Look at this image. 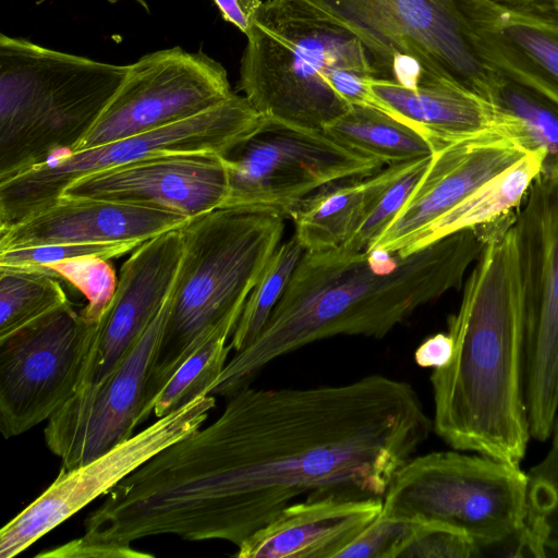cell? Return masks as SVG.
<instances>
[{
	"label": "cell",
	"instance_id": "obj_32",
	"mask_svg": "<svg viewBox=\"0 0 558 558\" xmlns=\"http://www.w3.org/2000/svg\"><path fill=\"white\" fill-rule=\"evenodd\" d=\"M432 156L414 160L380 194L353 234L336 250L343 255L366 251L395 219L427 167Z\"/></svg>",
	"mask_w": 558,
	"mask_h": 558
},
{
	"label": "cell",
	"instance_id": "obj_22",
	"mask_svg": "<svg viewBox=\"0 0 558 558\" xmlns=\"http://www.w3.org/2000/svg\"><path fill=\"white\" fill-rule=\"evenodd\" d=\"M383 510V498L323 496L283 508L238 547V558H336Z\"/></svg>",
	"mask_w": 558,
	"mask_h": 558
},
{
	"label": "cell",
	"instance_id": "obj_23",
	"mask_svg": "<svg viewBox=\"0 0 558 558\" xmlns=\"http://www.w3.org/2000/svg\"><path fill=\"white\" fill-rule=\"evenodd\" d=\"M409 163L387 166L368 177L333 182L305 198L290 217L295 227L294 235L304 250L314 252L341 246Z\"/></svg>",
	"mask_w": 558,
	"mask_h": 558
},
{
	"label": "cell",
	"instance_id": "obj_15",
	"mask_svg": "<svg viewBox=\"0 0 558 558\" xmlns=\"http://www.w3.org/2000/svg\"><path fill=\"white\" fill-rule=\"evenodd\" d=\"M170 299L171 294L101 384L75 393L47 421L45 441L60 458L61 468L83 465L134 435L145 407Z\"/></svg>",
	"mask_w": 558,
	"mask_h": 558
},
{
	"label": "cell",
	"instance_id": "obj_10",
	"mask_svg": "<svg viewBox=\"0 0 558 558\" xmlns=\"http://www.w3.org/2000/svg\"><path fill=\"white\" fill-rule=\"evenodd\" d=\"M523 316V399L530 435L558 417V159L545 162L514 220Z\"/></svg>",
	"mask_w": 558,
	"mask_h": 558
},
{
	"label": "cell",
	"instance_id": "obj_4",
	"mask_svg": "<svg viewBox=\"0 0 558 558\" xmlns=\"http://www.w3.org/2000/svg\"><path fill=\"white\" fill-rule=\"evenodd\" d=\"M372 78L368 53L353 33L292 0H266L247 36L239 85L265 119L324 130L351 106L389 114Z\"/></svg>",
	"mask_w": 558,
	"mask_h": 558
},
{
	"label": "cell",
	"instance_id": "obj_12",
	"mask_svg": "<svg viewBox=\"0 0 558 558\" xmlns=\"http://www.w3.org/2000/svg\"><path fill=\"white\" fill-rule=\"evenodd\" d=\"M100 323L71 302L0 341V430L20 436L75 395Z\"/></svg>",
	"mask_w": 558,
	"mask_h": 558
},
{
	"label": "cell",
	"instance_id": "obj_21",
	"mask_svg": "<svg viewBox=\"0 0 558 558\" xmlns=\"http://www.w3.org/2000/svg\"><path fill=\"white\" fill-rule=\"evenodd\" d=\"M369 87L389 114L428 138L436 147L486 135L519 141L532 151L522 124L489 99L449 78L404 87L389 80L372 78Z\"/></svg>",
	"mask_w": 558,
	"mask_h": 558
},
{
	"label": "cell",
	"instance_id": "obj_3",
	"mask_svg": "<svg viewBox=\"0 0 558 558\" xmlns=\"http://www.w3.org/2000/svg\"><path fill=\"white\" fill-rule=\"evenodd\" d=\"M514 225V223H513ZM494 233L448 318L451 362L430 375L433 430L454 450L519 465L531 438L523 399V316L514 227Z\"/></svg>",
	"mask_w": 558,
	"mask_h": 558
},
{
	"label": "cell",
	"instance_id": "obj_31",
	"mask_svg": "<svg viewBox=\"0 0 558 558\" xmlns=\"http://www.w3.org/2000/svg\"><path fill=\"white\" fill-rule=\"evenodd\" d=\"M550 448L527 474L525 525L543 547L558 537V417L551 430Z\"/></svg>",
	"mask_w": 558,
	"mask_h": 558
},
{
	"label": "cell",
	"instance_id": "obj_20",
	"mask_svg": "<svg viewBox=\"0 0 558 558\" xmlns=\"http://www.w3.org/2000/svg\"><path fill=\"white\" fill-rule=\"evenodd\" d=\"M190 220L157 207L60 197L12 225L0 227V252L66 243H144L180 229Z\"/></svg>",
	"mask_w": 558,
	"mask_h": 558
},
{
	"label": "cell",
	"instance_id": "obj_38",
	"mask_svg": "<svg viewBox=\"0 0 558 558\" xmlns=\"http://www.w3.org/2000/svg\"><path fill=\"white\" fill-rule=\"evenodd\" d=\"M493 4L510 10H533L557 7L558 0H486Z\"/></svg>",
	"mask_w": 558,
	"mask_h": 558
},
{
	"label": "cell",
	"instance_id": "obj_14",
	"mask_svg": "<svg viewBox=\"0 0 558 558\" xmlns=\"http://www.w3.org/2000/svg\"><path fill=\"white\" fill-rule=\"evenodd\" d=\"M215 405L213 395L198 396L92 461L61 468L56 480L1 529L0 557L16 556L107 495L158 452L202 427Z\"/></svg>",
	"mask_w": 558,
	"mask_h": 558
},
{
	"label": "cell",
	"instance_id": "obj_18",
	"mask_svg": "<svg viewBox=\"0 0 558 558\" xmlns=\"http://www.w3.org/2000/svg\"><path fill=\"white\" fill-rule=\"evenodd\" d=\"M527 151L519 141L500 135L438 148L395 219L366 251L401 254L424 229Z\"/></svg>",
	"mask_w": 558,
	"mask_h": 558
},
{
	"label": "cell",
	"instance_id": "obj_30",
	"mask_svg": "<svg viewBox=\"0 0 558 558\" xmlns=\"http://www.w3.org/2000/svg\"><path fill=\"white\" fill-rule=\"evenodd\" d=\"M36 270L70 282L87 300V304L80 311L82 317L90 323L101 322L118 284L114 269L108 259L93 255L80 256L54 262Z\"/></svg>",
	"mask_w": 558,
	"mask_h": 558
},
{
	"label": "cell",
	"instance_id": "obj_16",
	"mask_svg": "<svg viewBox=\"0 0 558 558\" xmlns=\"http://www.w3.org/2000/svg\"><path fill=\"white\" fill-rule=\"evenodd\" d=\"M228 194L225 157L196 153L158 156L94 172L71 183L60 197L150 206L193 219L223 207Z\"/></svg>",
	"mask_w": 558,
	"mask_h": 558
},
{
	"label": "cell",
	"instance_id": "obj_6",
	"mask_svg": "<svg viewBox=\"0 0 558 558\" xmlns=\"http://www.w3.org/2000/svg\"><path fill=\"white\" fill-rule=\"evenodd\" d=\"M128 73L117 65L0 36V181L73 151Z\"/></svg>",
	"mask_w": 558,
	"mask_h": 558
},
{
	"label": "cell",
	"instance_id": "obj_24",
	"mask_svg": "<svg viewBox=\"0 0 558 558\" xmlns=\"http://www.w3.org/2000/svg\"><path fill=\"white\" fill-rule=\"evenodd\" d=\"M546 158L544 149L527 151L424 229L399 255L405 256L454 232L490 222L517 210L542 171Z\"/></svg>",
	"mask_w": 558,
	"mask_h": 558
},
{
	"label": "cell",
	"instance_id": "obj_5",
	"mask_svg": "<svg viewBox=\"0 0 558 558\" xmlns=\"http://www.w3.org/2000/svg\"><path fill=\"white\" fill-rule=\"evenodd\" d=\"M282 217L221 207L181 228L182 256L140 424L180 365L219 327H236L245 302L280 244Z\"/></svg>",
	"mask_w": 558,
	"mask_h": 558
},
{
	"label": "cell",
	"instance_id": "obj_1",
	"mask_svg": "<svg viewBox=\"0 0 558 558\" xmlns=\"http://www.w3.org/2000/svg\"><path fill=\"white\" fill-rule=\"evenodd\" d=\"M432 429L414 387L386 375L247 386L109 492L104 520L128 545L177 535L239 546L299 497L383 498Z\"/></svg>",
	"mask_w": 558,
	"mask_h": 558
},
{
	"label": "cell",
	"instance_id": "obj_37",
	"mask_svg": "<svg viewBox=\"0 0 558 558\" xmlns=\"http://www.w3.org/2000/svg\"><path fill=\"white\" fill-rule=\"evenodd\" d=\"M225 21L239 28L246 37L251 34L262 9V0H213Z\"/></svg>",
	"mask_w": 558,
	"mask_h": 558
},
{
	"label": "cell",
	"instance_id": "obj_39",
	"mask_svg": "<svg viewBox=\"0 0 558 558\" xmlns=\"http://www.w3.org/2000/svg\"><path fill=\"white\" fill-rule=\"evenodd\" d=\"M544 557H558V537L545 542Z\"/></svg>",
	"mask_w": 558,
	"mask_h": 558
},
{
	"label": "cell",
	"instance_id": "obj_34",
	"mask_svg": "<svg viewBox=\"0 0 558 558\" xmlns=\"http://www.w3.org/2000/svg\"><path fill=\"white\" fill-rule=\"evenodd\" d=\"M141 244L136 241L66 243L9 250L0 252V266L38 269L54 262L89 255L110 259L128 254Z\"/></svg>",
	"mask_w": 558,
	"mask_h": 558
},
{
	"label": "cell",
	"instance_id": "obj_13",
	"mask_svg": "<svg viewBox=\"0 0 558 558\" xmlns=\"http://www.w3.org/2000/svg\"><path fill=\"white\" fill-rule=\"evenodd\" d=\"M225 68L203 52L158 50L128 65L121 86L73 151L148 132L229 98Z\"/></svg>",
	"mask_w": 558,
	"mask_h": 558
},
{
	"label": "cell",
	"instance_id": "obj_25",
	"mask_svg": "<svg viewBox=\"0 0 558 558\" xmlns=\"http://www.w3.org/2000/svg\"><path fill=\"white\" fill-rule=\"evenodd\" d=\"M340 144L384 166L432 156L435 145L417 130L372 107L351 106L323 130Z\"/></svg>",
	"mask_w": 558,
	"mask_h": 558
},
{
	"label": "cell",
	"instance_id": "obj_19",
	"mask_svg": "<svg viewBox=\"0 0 558 558\" xmlns=\"http://www.w3.org/2000/svg\"><path fill=\"white\" fill-rule=\"evenodd\" d=\"M458 3L483 62L558 106V5L510 10L486 0Z\"/></svg>",
	"mask_w": 558,
	"mask_h": 558
},
{
	"label": "cell",
	"instance_id": "obj_28",
	"mask_svg": "<svg viewBox=\"0 0 558 558\" xmlns=\"http://www.w3.org/2000/svg\"><path fill=\"white\" fill-rule=\"evenodd\" d=\"M235 327L216 329L173 373L156 397L153 413L157 418L184 407L198 396L210 395L232 349L227 344Z\"/></svg>",
	"mask_w": 558,
	"mask_h": 558
},
{
	"label": "cell",
	"instance_id": "obj_33",
	"mask_svg": "<svg viewBox=\"0 0 558 558\" xmlns=\"http://www.w3.org/2000/svg\"><path fill=\"white\" fill-rule=\"evenodd\" d=\"M417 521L381 512L336 558H399Z\"/></svg>",
	"mask_w": 558,
	"mask_h": 558
},
{
	"label": "cell",
	"instance_id": "obj_36",
	"mask_svg": "<svg viewBox=\"0 0 558 558\" xmlns=\"http://www.w3.org/2000/svg\"><path fill=\"white\" fill-rule=\"evenodd\" d=\"M454 342L448 332H437L426 338L414 351V362L422 368L439 369L452 360Z\"/></svg>",
	"mask_w": 558,
	"mask_h": 558
},
{
	"label": "cell",
	"instance_id": "obj_17",
	"mask_svg": "<svg viewBox=\"0 0 558 558\" xmlns=\"http://www.w3.org/2000/svg\"><path fill=\"white\" fill-rule=\"evenodd\" d=\"M181 256L180 228L145 241L123 263L76 392L101 384L124 359L171 294Z\"/></svg>",
	"mask_w": 558,
	"mask_h": 558
},
{
	"label": "cell",
	"instance_id": "obj_11",
	"mask_svg": "<svg viewBox=\"0 0 558 558\" xmlns=\"http://www.w3.org/2000/svg\"><path fill=\"white\" fill-rule=\"evenodd\" d=\"M229 194L223 207L291 217L319 189L368 177L384 165L340 144L323 130L266 119L263 128L225 157Z\"/></svg>",
	"mask_w": 558,
	"mask_h": 558
},
{
	"label": "cell",
	"instance_id": "obj_9",
	"mask_svg": "<svg viewBox=\"0 0 558 558\" xmlns=\"http://www.w3.org/2000/svg\"><path fill=\"white\" fill-rule=\"evenodd\" d=\"M244 96L191 118L77 151H63L0 181V227L12 225L51 204L74 181L94 172L172 154L227 157L265 124Z\"/></svg>",
	"mask_w": 558,
	"mask_h": 558
},
{
	"label": "cell",
	"instance_id": "obj_8",
	"mask_svg": "<svg viewBox=\"0 0 558 558\" xmlns=\"http://www.w3.org/2000/svg\"><path fill=\"white\" fill-rule=\"evenodd\" d=\"M463 452L413 456L392 477L383 511L451 526L478 549L523 527L527 474L519 465Z\"/></svg>",
	"mask_w": 558,
	"mask_h": 558
},
{
	"label": "cell",
	"instance_id": "obj_29",
	"mask_svg": "<svg viewBox=\"0 0 558 558\" xmlns=\"http://www.w3.org/2000/svg\"><path fill=\"white\" fill-rule=\"evenodd\" d=\"M487 99L522 124L531 150L546 151L545 162L558 159V106L554 101L498 73Z\"/></svg>",
	"mask_w": 558,
	"mask_h": 558
},
{
	"label": "cell",
	"instance_id": "obj_2",
	"mask_svg": "<svg viewBox=\"0 0 558 558\" xmlns=\"http://www.w3.org/2000/svg\"><path fill=\"white\" fill-rule=\"evenodd\" d=\"M487 241L478 226L405 256L305 251L263 331L227 362L210 395L231 397L275 360L315 341L385 337L421 306L461 288Z\"/></svg>",
	"mask_w": 558,
	"mask_h": 558
},
{
	"label": "cell",
	"instance_id": "obj_26",
	"mask_svg": "<svg viewBox=\"0 0 558 558\" xmlns=\"http://www.w3.org/2000/svg\"><path fill=\"white\" fill-rule=\"evenodd\" d=\"M69 303L58 278L41 270L0 266V341Z\"/></svg>",
	"mask_w": 558,
	"mask_h": 558
},
{
	"label": "cell",
	"instance_id": "obj_7",
	"mask_svg": "<svg viewBox=\"0 0 558 558\" xmlns=\"http://www.w3.org/2000/svg\"><path fill=\"white\" fill-rule=\"evenodd\" d=\"M353 33L375 78L416 88L457 81L487 98L497 73L477 54L458 0H292Z\"/></svg>",
	"mask_w": 558,
	"mask_h": 558
},
{
	"label": "cell",
	"instance_id": "obj_27",
	"mask_svg": "<svg viewBox=\"0 0 558 558\" xmlns=\"http://www.w3.org/2000/svg\"><path fill=\"white\" fill-rule=\"evenodd\" d=\"M304 253L294 234L275 250L252 289L231 336L230 345L234 352L244 350L260 335Z\"/></svg>",
	"mask_w": 558,
	"mask_h": 558
},
{
	"label": "cell",
	"instance_id": "obj_35",
	"mask_svg": "<svg viewBox=\"0 0 558 558\" xmlns=\"http://www.w3.org/2000/svg\"><path fill=\"white\" fill-rule=\"evenodd\" d=\"M416 521L399 558H478L477 544L462 532L437 522Z\"/></svg>",
	"mask_w": 558,
	"mask_h": 558
}]
</instances>
